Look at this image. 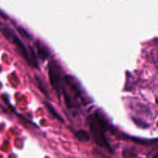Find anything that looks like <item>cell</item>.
I'll return each instance as SVG.
<instances>
[{
	"mask_svg": "<svg viewBox=\"0 0 158 158\" xmlns=\"http://www.w3.org/2000/svg\"><path fill=\"white\" fill-rule=\"evenodd\" d=\"M88 123L96 143L99 146L106 148L110 153L114 152L105 137V133L107 131L109 125L104 117L99 112H95L88 117Z\"/></svg>",
	"mask_w": 158,
	"mask_h": 158,
	"instance_id": "cell-1",
	"label": "cell"
},
{
	"mask_svg": "<svg viewBox=\"0 0 158 158\" xmlns=\"http://www.w3.org/2000/svg\"><path fill=\"white\" fill-rule=\"evenodd\" d=\"M0 30H1V32H2L3 35H5V37H6L9 41L12 42V43H14V44L16 46L17 49H18V52H19L20 55H21L26 60V62H27L29 65L34 66V67H36V68L38 67V66L34 63V62L32 61L31 57L29 56V52H28L27 50H26V47H25L23 42H22L21 40L17 36L15 32H14L12 29L4 26L2 23H0Z\"/></svg>",
	"mask_w": 158,
	"mask_h": 158,
	"instance_id": "cell-2",
	"label": "cell"
},
{
	"mask_svg": "<svg viewBox=\"0 0 158 158\" xmlns=\"http://www.w3.org/2000/svg\"><path fill=\"white\" fill-rule=\"evenodd\" d=\"M49 77L52 88L56 89L58 94H60V93L62 92L63 88V80L62 79L60 67L54 61H51L49 63Z\"/></svg>",
	"mask_w": 158,
	"mask_h": 158,
	"instance_id": "cell-3",
	"label": "cell"
},
{
	"mask_svg": "<svg viewBox=\"0 0 158 158\" xmlns=\"http://www.w3.org/2000/svg\"><path fill=\"white\" fill-rule=\"evenodd\" d=\"M35 46H36L37 52H38L39 56L43 60H46L48 58L49 55V52L47 48L40 41H36V43H35Z\"/></svg>",
	"mask_w": 158,
	"mask_h": 158,
	"instance_id": "cell-4",
	"label": "cell"
},
{
	"mask_svg": "<svg viewBox=\"0 0 158 158\" xmlns=\"http://www.w3.org/2000/svg\"><path fill=\"white\" fill-rule=\"evenodd\" d=\"M76 137L80 141H89V135L86 131H78L75 134Z\"/></svg>",
	"mask_w": 158,
	"mask_h": 158,
	"instance_id": "cell-5",
	"label": "cell"
},
{
	"mask_svg": "<svg viewBox=\"0 0 158 158\" xmlns=\"http://www.w3.org/2000/svg\"><path fill=\"white\" fill-rule=\"evenodd\" d=\"M44 103H45V105H46V107L47 108L48 110L49 111V113H50V114L53 116V117H55V118H56L57 120H60V121H62L63 123H64V120L62 118L61 116L59 115V114L56 112V110L54 109L52 106H51L50 103H48V102H44Z\"/></svg>",
	"mask_w": 158,
	"mask_h": 158,
	"instance_id": "cell-6",
	"label": "cell"
},
{
	"mask_svg": "<svg viewBox=\"0 0 158 158\" xmlns=\"http://www.w3.org/2000/svg\"><path fill=\"white\" fill-rule=\"evenodd\" d=\"M35 79H36V82H37V83H38L39 88H40V90H41V92L43 93V94H45V95H46V97H48V94H46V89H45L44 87H43V83H42L41 80H40V79L38 77H35Z\"/></svg>",
	"mask_w": 158,
	"mask_h": 158,
	"instance_id": "cell-7",
	"label": "cell"
},
{
	"mask_svg": "<svg viewBox=\"0 0 158 158\" xmlns=\"http://www.w3.org/2000/svg\"><path fill=\"white\" fill-rule=\"evenodd\" d=\"M18 30H19V32L20 33L22 34V35H24V36H26V38L30 39V37H29V35L27 33V32H26V30H25L24 29H23V28H21V27H18Z\"/></svg>",
	"mask_w": 158,
	"mask_h": 158,
	"instance_id": "cell-8",
	"label": "cell"
},
{
	"mask_svg": "<svg viewBox=\"0 0 158 158\" xmlns=\"http://www.w3.org/2000/svg\"><path fill=\"white\" fill-rule=\"evenodd\" d=\"M0 15H1L2 17H3V18H4V19H8V16H7V15H6V14L4 13V12H1V11H0Z\"/></svg>",
	"mask_w": 158,
	"mask_h": 158,
	"instance_id": "cell-9",
	"label": "cell"
}]
</instances>
